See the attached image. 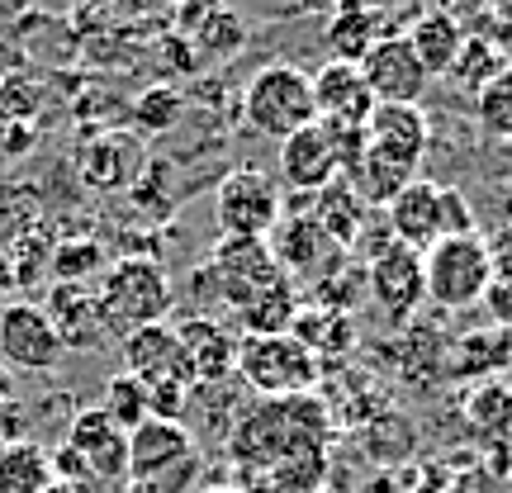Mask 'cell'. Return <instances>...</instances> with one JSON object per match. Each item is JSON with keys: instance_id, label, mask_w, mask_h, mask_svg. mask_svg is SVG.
<instances>
[{"instance_id": "cell-14", "label": "cell", "mask_w": 512, "mask_h": 493, "mask_svg": "<svg viewBox=\"0 0 512 493\" xmlns=\"http://www.w3.org/2000/svg\"><path fill=\"white\" fill-rule=\"evenodd\" d=\"M176 342H181V366L190 375V389L204 384V389H214V384L233 380V370H238V337L223 328L219 318H185L181 328H176Z\"/></svg>"}, {"instance_id": "cell-11", "label": "cell", "mask_w": 512, "mask_h": 493, "mask_svg": "<svg viewBox=\"0 0 512 493\" xmlns=\"http://www.w3.org/2000/svg\"><path fill=\"white\" fill-rule=\"evenodd\" d=\"M366 290L394 323L413 318L418 304H427V275H422V252L389 242L375 261H366Z\"/></svg>"}, {"instance_id": "cell-10", "label": "cell", "mask_w": 512, "mask_h": 493, "mask_svg": "<svg viewBox=\"0 0 512 493\" xmlns=\"http://www.w3.org/2000/svg\"><path fill=\"white\" fill-rule=\"evenodd\" d=\"M361 76H366L375 105H418L432 76L422 72L418 53L408 48L403 34H380V43L361 57Z\"/></svg>"}, {"instance_id": "cell-4", "label": "cell", "mask_w": 512, "mask_h": 493, "mask_svg": "<svg viewBox=\"0 0 512 493\" xmlns=\"http://www.w3.org/2000/svg\"><path fill=\"white\" fill-rule=\"evenodd\" d=\"M275 280H285V271L275 266V256L266 242L256 238H219V247L209 252V266L195 271L190 290L204 304H228L238 313L247 309L256 294H266Z\"/></svg>"}, {"instance_id": "cell-22", "label": "cell", "mask_w": 512, "mask_h": 493, "mask_svg": "<svg viewBox=\"0 0 512 493\" xmlns=\"http://www.w3.org/2000/svg\"><path fill=\"white\" fill-rule=\"evenodd\" d=\"M119 351H124V370L133 380H152V375H171L181 370V342H176V328L171 323H147V328H133L119 337ZM190 380V375H185Z\"/></svg>"}, {"instance_id": "cell-1", "label": "cell", "mask_w": 512, "mask_h": 493, "mask_svg": "<svg viewBox=\"0 0 512 493\" xmlns=\"http://www.w3.org/2000/svg\"><path fill=\"white\" fill-rule=\"evenodd\" d=\"M422 152H427V114L418 105H375L366 119L361 162L347 185H356V195L370 209H384L403 185L418 181Z\"/></svg>"}, {"instance_id": "cell-20", "label": "cell", "mask_w": 512, "mask_h": 493, "mask_svg": "<svg viewBox=\"0 0 512 493\" xmlns=\"http://www.w3.org/2000/svg\"><path fill=\"white\" fill-rule=\"evenodd\" d=\"M313 223L323 228V238L337 247V252H351L356 242H361V233L370 228V204L356 195V185H347L342 176L328 185V190H318L309 204Z\"/></svg>"}, {"instance_id": "cell-35", "label": "cell", "mask_w": 512, "mask_h": 493, "mask_svg": "<svg viewBox=\"0 0 512 493\" xmlns=\"http://www.w3.org/2000/svg\"><path fill=\"white\" fill-rule=\"evenodd\" d=\"M29 143H34V128H29V124H15L10 133H5V143H0V152H5V157H19V152H24Z\"/></svg>"}, {"instance_id": "cell-24", "label": "cell", "mask_w": 512, "mask_h": 493, "mask_svg": "<svg viewBox=\"0 0 512 493\" xmlns=\"http://www.w3.org/2000/svg\"><path fill=\"white\" fill-rule=\"evenodd\" d=\"M133 166H138V147L119 138V133H105V138H91L76 157V171L91 190H124L133 181Z\"/></svg>"}, {"instance_id": "cell-39", "label": "cell", "mask_w": 512, "mask_h": 493, "mask_svg": "<svg viewBox=\"0 0 512 493\" xmlns=\"http://www.w3.org/2000/svg\"><path fill=\"white\" fill-rule=\"evenodd\" d=\"M48 493H72V489H62V484H53V489H48Z\"/></svg>"}, {"instance_id": "cell-18", "label": "cell", "mask_w": 512, "mask_h": 493, "mask_svg": "<svg viewBox=\"0 0 512 493\" xmlns=\"http://www.w3.org/2000/svg\"><path fill=\"white\" fill-rule=\"evenodd\" d=\"M280 176L290 190L299 195H318V190H328L337 176H342V166H337V147H332V133L323 124H309L290 133L285 143H280Z\"/></svg>"}, {"instance_id": "cell-2", "label": "cell", "mask_w": 512, "mask_h": 493, "mask_svg": "<svg viewBox=\"0 0 512 493\" xmlns=\"http://www.w3.org/2000/svg\"><path fill=\"white\" fill-rule=\"evenodd\" d=\"M228 451L247 470H271L304 451H328V408L313 394L294 399H261L228 432Z\"/></svg>"}, {"instance_id": "cell-38", "label": "cell", "mask_w": 512, "mask_h": 493, "mask_svg": "<svg viewBox=\"0 0 512 493\" xmlns=\"http://www.w3.org/2000/svg\"><path fill=\"white\" fill-rule=\"evenodd\" d=\"M204 493H238V489H219V484H214V489H204Z\"/></svg>"}, {"instance_id": "cell-25", "label": "cell", "mask_w": 512, "mask_h": 493, "mask_svg": "<svg viewBox=\"0 0 512 493\" xmlns=\"http://www.w3.org/2000/svg\"><path fill=\"white\" fill-rule=\"evenodd\" d=\"M299 309H304V304H299V285L285 275V280H275L266 294H256L247 309H238L242 337H280V332L294 328Z\"/></svg>"}, {"instance_id": "cell-33", "label": "cell", "mask_w": 512, "mask_h": 493, "mask_svg": "<svg viewBox=\"0 0 512 493\" xmlns=\"http://www.w3.org/2000/svg\"><path fill=\"white\" fill-rule=\"evenodd\" d=\"M475 105H479V124H484V133H494V138L512 143V67H503V72L475 95Z\"/></svg>"}, {"instance_id": "cell-9", "label": "cell", "mask_w": 512, "mask_h": 493, "mask_svg": "<svg viewBox=\"0 0 512 493\" xmlns=\"http://www.w3.org/2000/svg\"><path fill=\"white\" fill-rule=\"evenodd\" d=\"M280 214H285L280 185H275L266 171H256V166H242L233 176H223L219 190H214V219H219L223 238L266 242V233L275 228Z\"/></svg>"}, {"instance_id": "cell-7", "label": "cell", "mask_w": 512, "mask_h": 493, "mask_svg": "<svg viewBox=\"0 0 512 493\" xmlns=\"http://www.w3.org/2000/svg\"><path fill=\"white\" fill-rule=\"evenodd\" d=\"M318 361L313 351L294 337H238V370L233 380H242L247 389H256L261 399H294V394H309L318 384Z\"/></svg>"}, {"instance_id": "cell-6", "label": "cell", "mask_w": 512, "mask_h": 493, "mask_svg": "<svg viewBox=\"0 0 512 493\" xmlns=\"http://www.w3.org/2000/svg\"><path fill=\"white\" fill-rule=\"evenodd\" d=\"M242 114L256 133H266L275 143H285L290 133L318 124V105H313V76L290 62H271L247 81L242 91Z\"/></svg>"}, {"instance_id": "cell-30", "label": "cell", "mask_w": 512, "mask_h": 493, "mask_svg": "<svg viewBox=\"0 0 512 493\" xmlns=\"http://www.w3.org/2000/svg\"><path fill=\"white\" fill-rule=\"evenodd\" d=\"M100 413L119 427V432H133L147 422V394H143V380H133L128 370L110 375L105 380V394H100Z\"/></svg>"}, {"instance_id": "cell-8", "label": "cell", "mask_w": 512, "mask_h": 493, "mask_svg": "<svg viewBox=\"0 0 512 493\" xmlns=\"http://www.w3.org/2000/svg\"><path fill=\"white\" fill-rule=\"evenodd\" d=\"M200 475V446L185 432V422H157L128 432V479L152 484L157 493H185Z\"/></svg>"}, {"instance_id": "cell-12", "label": "cell", "mask_w": 512, "mask_h": 493, "mask_svg": "<svg viewBox=\"0 0 512 493\" xmlns=\"http://www.w3.org/2000/svg\"><path fill=\"white\" fill-rule=\"evenodd\" d=\"M266 247H271L275 266L290 275L294 285H299V280H323V275L337 271L332 261H342V252L323 238V228L313 223L309 209H304V214H280L275 228L266 233Z\"/></svg>"}, {"instance_id": "cell-27", "label": "cell", "mask_w": 512, "mask_h": 493, "mask_svg": "<svg viewBox=\"0 0 512 493\" xmlns=\"http://www.w3.org/2000/svg\"><path fill=\"white\" fill-rule=\"evenodd\" d=\"M53 489V460L38 441L0 446V493H48Z\"/></svg>"}, {"instance_id": "cell-31", "label": "cell", "mask_w": 512, "mask_h": 493, "mask_svg": "<svg viewBox=\"0 0 512 493\" xmlns=\"http://www.w3.org/2000/svg\"><path fill=\"white\" fill-rule=\"evenodd\" d=\"M503 67H508V57H503V48H498L494 38H465V48H460L451 76H456V81H465V86L479 95L498 72H503Z\"/></svg>"}, {"instance_id": "cell-34", "label": "cell", "mask_w": 512, "mask_h": 493, "mask_svg": "<svg viewBox=\"0 0 512 493\" xmlns=\"http://www.w3.org/2000/svg\"><path fill=\"white\" fill-rule=\"evenodd\" d=\"M162 57H166L171 72H176V67H181V72H195V67H200V57H195V48H190V38L185 34L162 38Z\"/></svg>"}, {"instance_id": "cell-28", "label": "cell", "mask_w": 512, "mask_h": 493, "mask_svg": "<svg viewBox=\"0 0 512 493\" xmlns=\"http://www.w3.org/2000/svg\"><path fill=\"white\" fill-rule=\"evenodd\" d=\"M380 43V15L366 10V5H342L332 10L328 19V48H332V62H356Z\"/></svg>"}, {"instance_id": "cell-32", "label": "cell", "mask_w": 512, "mask_h": 493, "mask_svg": "<svg viewBox=\"0 0 512 493\" xmlns=\"http://www.w3.org/2000/svg\"><path fill=\"white\" fill-rule=\"evenodd\" d=\"M181 110H185V95L176 86H147L133 100V124L143 133H166V128L181 124Z\"/></svg>"}, {"instance_id": "cell-15", "label": "cell", "mask_w": 512, "mask_h": 493, "mask_svg": "<svg viewBox=\"0 0 512 493\" xmlns=\"http://www.w3.org/2000/svg\"><path fill=\"white\" fill-rule=\"evenodd\" d=\"M384 219H389L394 242L413 247V252H427L432 242L446 238V185L418 176V181L403 185L399 195L384 204Z\"/></svg>"}, {"instance_id": "cell-21", "label": "cell", "mask_w": 512, "mask_h": 493, "mask_svg": "<svg viewBox=\"0 0 512 493\" xmlns=\"http://www.w3.org/2000/svg\"><path fill=\"white\" fill-rule=\"evenodd\" d=\"M403 38H408V48L418 53L422 72L441 76V72L456 67V57H460V48H465V38L470 34H465V24H460L451 10H422Z\"/></svg>"}, {"instance_id": "cell-26", "label": "cell", "mask_w": 512, "mask_h": 493, "mask_svg": "<svg viewBox=\"0 0 512 493\" xmlns=\"http://www.w3.org/2000/svg\"><path fill=\"white\" fill-rule=\"evenodd\" d=\"M290 332L313 351L318 366H323L328 356H347V351L356 347V323H351V313H337V309H328V304H323V309H299Z\"/></svg>"}, {"instance_id": "cell-23", "label": "cell", "mask_w": 512, "mask_h": 493, "mask_svg": "<svg viewBox=\"0 0 512 493\" xmlns=\"http://www.w3.org/2000/svg\"><path fill=\"white\" fill-rule=\"evenodd\" d=\"M181 24L190 29V48L195 57L214 62V57H233L247 43V24H242L238 10H209V5H195V10H181Z\"/></svg>"}, {"instance_id": "cell-36", "label": "cell", "mask_w": 512, "mask_h": 493, "mask_svg": "<svg viewBox=\"0 0 512 493\" xmlns=\"http://www.w3.org/2000/svg\"><path fill=\"white\" fill-rule=\"evenodd\" d=\"M15 399V380H10V370L0 366V403H10Z\"/></svg>"}, {"instance_id": "cell-16", "label": "cell", "mask_w": 512, "mask_h": 493, "mask_svg": "<svg viewBox=\"0 0 512 493\" xmlns=\"http://www.w3.org/2000/svg\"><path fill=\"white\" fill-rule=\"evenodd\" d=\"M62 446H72L76 456L86 460V470H91V479L100 489L128 479V432H119L100 408H81L67 422V441Z\"/></svg>"}, {"instance_id": "cell-19", "label": "cell", "mask_w": 512, "mask_h": 493, "mask_svg": "<svg viewBox=\"0 0 512 493\" xmlns=\"http://www.w3.org/2000/svg\"><path fill=\"white\" fill-rule=\"evenodd\" d=\"M38 309L48 313V323H53L62 347H100L110 337L100 299H95L91 285H53L48 304H38Z\"/></svg>"}, {"instance_id": "cell-29", "label": "cell", "mask_w": 512, "mask_h": 493, "mask_svg": "<svg viewBox=\"0 0 512 493\" xmlns=\"http://www.w3.org/2000/svg\"><path fill=\"white\" fill-rule=\"evenodd\" d=\"M105 247L95 238H67V242H57L53 252H48V271H53L57 285H86L95 271L105 275Z\"/></svg>"}, {"instance_id": "cell-37", "label": "cell", "mask_w": 512, "mask_h": 493, "mask_svg": "<svg viewBox=\"0 0 512 493\" xmlns=\"http://www.w3.org/2000/svg\"><path fill=\"white\" fill-rule=\"evenodd\" d=\"M124 493H157V489H152V484H133V479H128V489Z\"/></svg>"}, {"instance_id": "cell-13", "label": "cell", "mask_w": 512, "mask_h": 493, "mask_svg": "<svg viewBox=\"0 0 512 493\" xmlns=\"http://www.w3.org/2000/svg\"><path fill=\"white\" fill-rule=\"evenodd\" d=\"M62 342H57L53 323H48V313L38 309V304H5L0 309V366L10 370H53L62 361Z\"/></svg>"}, {"instance_id": "cell-5", "label": "cell", "mask_w": 512, "mask_h": 493, "mask_svg": "<svg viewBox=\"0 0 512 493\" xmlns=\"http://www.w3.org/2000/svg\"><path fill=\"white\" fill-rule=\"evenodd\" d=\"M422 275H427V299L437 309H475L494 290V252L479 233H456L422 252Z\"/></svg>"}, {"instance_id": "cell-3", "label": "cell", "mask_w": 512, "mask_h": 493, "mask_svg": "<svg viewBox=\"0 0 512 493\" xmlns=\"http://www.w3.org/2000/svg\"><path fill=\"white\" fill-rule=\"evenodd\" d=\"M95 299L105 313V328L114 337H124V332L147 328V323H166L176 290H171V275L157 256H119L105 266Z\"/></svg>"}, {"instance_id": "cell-17", "label": "cell", "mask_w": 512, "mask_h": 493, "mask_svg": "<svg viewBox=\"0 0 512 493\" xmlns=\"http://www.w3.org/2000/svg\"><path fill=\"white\" fill-rule=\"evenodd\" d=\"M313 105H318V124L332 128H366L375 95H370L366 76L356 62H323V72L313 76Z\"/></svg>"}]
</instances>
